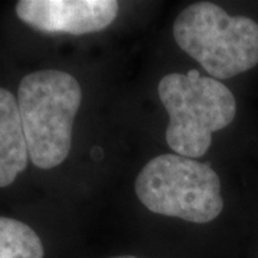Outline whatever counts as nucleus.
<instances>
[{"label": "nucleus", "mask_w": 258, "mask_h": 258, "mask_svg": "<svg viewBox=\"0 0 258 258\" xmlns=\"http://www.w3.org/2000/svg\"><path fill=\"white\" fill-rule=\"evenodd\" d=\"M81 102V85L71 74L49 69L22 79L18 105L33 165L50 169L68 158Z\"/></svg>", "instance_id": "f257e3e1"}, {"label": "nucleus", "mask_w": 258, "mask_h": 258, "mask_svg": "<svg viewBox=\"0 0 258 258\" xmlns=\"http://www.w3.org/2000/svg\"><path fill=\"white\" fill-rule=\"evenodd\" d=\"M158 93L169 115L166 142L181 157H204L211 147L212 134L227 128L237 113L230 89L195 69L164 76Z\"/></svg>", "instance_id": "f03ea898"}, {"label": "nucleus", "mask_w": 258, "mask_h": 258, "mask_svg": "<svg viewBox=\"0 0 258 258\" xmlns=\"http://www.w3.org/2000/svg\"><path fill=\"white\" fill-rule=\"evenodd\" d=\"M178 46L214 79H230L258 63V23L245 16L198 2L185 8L174 23Z\"/></svg>", "instance_id": "7ed1b4c3"}, {"label": "nucleus", "mask_w": 258, "mask_h": 258, "mask_svg": "<svg viewBox=\"0 0 258 258\" xmlns=\"http://www.w3.org/2000/svg\"><path fill=\"white\" fill-rule=\"evenodd\" d=\"M135 191L151 212L195 224L215 220L224 207L217 172L208 164L178 154L151 159L139 172Z\"/></svg>", "instance_id": "20e7f679"}, {"label": "nucleus", "mask_w": 258, "mask_h": 258, "mask_svg": "<svg viewBox=\"0 0 258 258\" xmlns=\"http://www.w3.org/2000/svg\"><path fill=\"white\" fill-rule=\"evenodd\" d=\"M18 18L46 33L88 35L108 28L118 16L115 0H20Z\"/></svg>", "instance_id": "39448f33"}, {"label": "nucleus", "mask_w": 258, "mask_h": 258, "mask_svg": "<svg viewBox=\"0 0 258 258\" xmlns=\"http://www.w3.org/2000/svg\"><path fill=\"white\" fill-rule=\"evenodd\" d=\"M29 152L18 98L0 88V188L15 182L28 166Z\"/></svg>", "instance_id": "423d86ee"}, {"label": "nucleus", "mask_w": 258, "mask_h": 258, "mask_svg": "<svg viewBox=\"0 0 258 258\" xmlns=\"http://www.w3.org/2000/svg\"><path fill=\"white\" fill-rule=\"evenodd\" d=\"M43 244L25 222L0 217V258H43Z\"/></svg>", "instance_id": "0eeeda50"}, {"label": "nucleus", "mask_w": 258, "mask_h": 258, "mask_svg": "<svg viewBox=\"0 0 258 258\" xmlns=\"http://www.w3.org/2000/svg\"><path fill=\"white\" fill-rule=\"evenodd\" d=\"M111 258H138V257H132V255H120V257H111Z\"/></svg>", "instance_id": "6e6552de"}]
</instances>
